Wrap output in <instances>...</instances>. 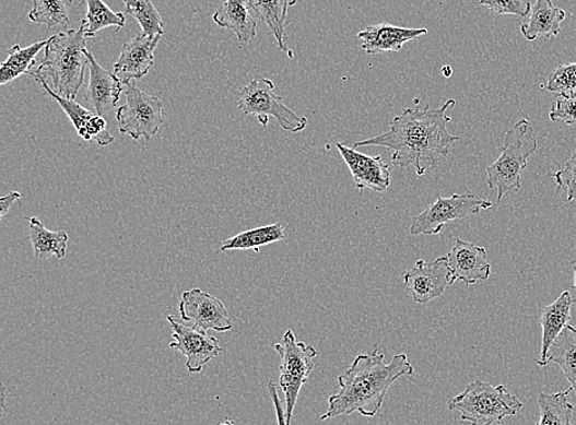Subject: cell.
<instances>
[{
    "label": "cell",
    "mask_w": 576,
    "mask_h": 425,
    "mask_svg": "<svg viewBox=\"0 0 576 425\" xmlns=\"http://www.w3.org/2000/svg\"><path fill=\"white\" fill-rule=\"evenodd\" d=\"M455 104V101H449L435 110L430 107L421 110L420 105L407 108L393 118L389 132L357 142L354 147L384 146L392 152L391 163L395 166L402 169L413 166L416 175L423 176L431 167L446 160L452 143L460 140L448 130L451 118L446 111Z\"/></svg>",
    "instance_id": "6da1fadb"
},
{
    "label": "cell",
    "mask_w": 576,
    "mask_h": 425,
    "mask_svg": "<svg viewBox=\"0 0 576 425\" xmlns=\"http://www.w3.org/2000/svg\"><path fill=\"white\" fill-rule=\"evenodd\" d=\"M413 374V364L405 354L395 355L389 364L385 362V354L376 350L372 354L357 355L351 368L339 378V391L330 398L329 410L321 421L354 412L366 418L375 417L392 385Z\"/></svg>",
    "instance_id": "7a4b0ae2"
},
{
    "label": "cell",
    "mask_w": 576,
    "mask_h": 425,
    "mask_svg": "<svg viewBox=\"0 0 576 425\" xmlns=\"http://www.w3.org/2000/svg\"><path fill=\"white\" fill-rule=\"evenodd\" d=\"M86 38L82 26L49 37L43 61L32 75H48L52 79V88L59 96L75 101L89 64Z\"/></svg>",
    "instance_id": "3957f363"
},
{
    "label": "cell",
    "mask_w": 576,
    "mask_h": 425,
    "mask_svg": "<svg viewBox=\"0 0 576 425\" xmlns=\"http://www.w3.org/2000/svg\"><path fill=\"white\" fill-rule=\"evenodd\" d=\"M538 140L528 120L516 123L505 133L501 156L486 167V184L491 190H498V203L509 192L521 191V175L530 157L538 152Z\"/></svg>",
    "instance_id": "277c9868"
},
{
    "label": "cell",
    "mask_w": 576,
    "mask_h": 425,
    "mask_svg": "<svg viewBox=\"0 0 576 425\" xmlns=\"http://www.w3.org/2000/svg\"><path fill=\"white\" fill-rule=\"evenodd\" d=\"M448 406L460 413L463 422L471 425H492L505 417L515 416L524 403L504 387H493L490 382L474 380L465 391L452 398Z\"/></svg>",
    "instance_id": "5b68a950"
},
{
    "label": "cell",
    "mask_w": 576,
    "mask_h": 425,
    "mask_svg": "<svg viewBox=\"0 0 576 425\" xmlns=\"http://www.w3.org/2000/svg\"><path fill=\"white\" fill-rule=\"evenodd\" d=\"M274 91L275 85L270 79H255L238 93V110L247 116H256L263 127H267L270 117H274L284 131L303 132L309 125L307 118L291 110Z\"/></svg>",
    "instance_id": "8992f818"
},
{
    "label": "cell",
    "mask_w": 576,
    "mask_h": 425,
    "mask_svg": "<svg viewBox=\"0 0 576 425\" xmlns=\"http://www.w3.org/2000/svg\"><path fill=\"white\" fill-rule=\"evenodd\" d=\"M274 350L281 357L280 387L285 398L286 425H292L293 413L302 388L315 368L317 351L313 345L297 341L292 330L283 335V343Z\"/></svg>",
    "instance_id": "52a82bcc"
},
{
    "label": "cell",
    "mask_w": 576,
    "mask_h": 425,
    "mask_svg": "<svg viewBox=\"0 0 576 425\" xmlns=\"http://www.w3.org/2000/svg\"><path fill=\"white\" fill-rule=\"evenodd\" d=\"M164 103L161 97L148 94L133 82L126 85V104L118 107L116 120L121 134L138 141H151L165 123Z\"/></svg>",
    "instance_id": "ba28073f"
},
{
    "label": "cell",
    "mask_w": 576,
    "mask_h": 425,
    "mask_svg": "<svg viewBox=\"0 0 576 425\" xmlns=\"http://www.w3.org/2000/svg\"><path fill=\"white\" fill-rule=\"evenodd\" d=\"M491 201L482 200L473 193H454L439 197L424 212L413 217L410 234L439 235L445 225L467 220L470 215L492 209Z\"/></svg>",
    "instance_id": "9c48e42d"
},
{
    "label": "cell",
    "mask_w": 576,
    "mask_h": 425,
    "mask_svg": "<svg viewBox=\"0 0 576 425\" xmlns=\"http://www.w3.org/2000/svg\"><path fill=\"white\" fill-rule=\"evenodd\" d=\"M166 321L173 329L171 349L180 352L186 357V368L190 373H201L207 363L220 357L223 349L220 341L207 331L178 322L174 316H166Z\"/></svg>",
    "instance_id": "30bf717a"
},
{
    "label": "cell",
    "mask_w": 576,
    "mask_h": 425,
    "mask_svg": "<svg viewBox=\"0 0 576 425\" xmlns=\"http://www.w3.org/2000/svg\"><path fill=\"white\" fill-rule=\"evenodd\" d=\"M405 290L416 304H428L440 298L448 286L455 283L448 257H439L433 262L416 261L403 274Z\"/></svg>",
    "instance_id": "8fae6325"
},
{
    "label": "cell",
    "mask_w": 576,
    "mask_h": 425,
    "mask_svg": "<svg viewBox=\"0 0 576 425\" xmlns=\"http://www.w3.org/2000/svg\"><path fill=\"white\" fill-rule=\"evenodd\" d=\"M180 318L204 331L226 332L233 329L230 311L221 299L201 290L183 294Z\"/></svg>",
    "instance_id": "7c38bea8"
},
{
    "label": "cell",
    "mask_w": 576,
    "mask_h": 425,
    "mask_svg": "<svg viewBox=\"0 0 576 425\" xmlns=\"http://www.w3.org/2000/svg\"><path fill=\"white\" fill-rule=\"evenodd\" d=\"M344 163L350 167L356 189L363 192L366 189L384 193L391 186V167L383 161L381 155L369 156L356 152L355 147L337 143Z\"/></svg>",
    "instance_id": "4fadbf2b"
},
{
    "label": "cell",
    "mask_w": 576,
    "mask_h": 425,
    "mask_svg": "<svg viewBox=\"0 0 576 425\" xmlns=\"http://www.w3.org/2000/svg\"><path fill=\"white\" fill-rule=\"evenodd\" d=\"M36 81L43 85L46 93L54 97L55 101L62 107V110L72 121L79 137H82L86 142H96L98 145L107 146L115 142V137L107 131V122L104 116L95 115L86 110L85 107L71 101L59 96L51 86H49L43 75L35 74Z\"/></svg>",
    "instance_id": "5bb4252c"
},
{
    "label": "cell",
    "mask_w": 576,
    "mask_h": 425,
    "mask_svg": "<svg viewBox=\"0 0 576 425\" xmlns=\"http://www.w3.org/2000/svg\"><path fill=\"white\" fill-rule=\"evenodd\" d=\"M162 36L138 35L122 46L114 73L127 85L145 76L154 64V51Z\"/></svg>",
    "instance_id": "9a60e30c"
},
{
    "label": "cell",
    "mask_w": 576,
    "mask_h": 425,
    "mask_svg": "<svg viewBox=\"0 0 576 425\" xmlns=\"http://www.w3.org/2000/svg\"><path fill=\"white\" fill-rule=\"evenodd\" d=\"M87 58L89 67H91V82H89L84 98L94 107L96 115L104 116L117 106L126 84L115 73L106 71L98 64L89 49Z\"/></svg>",
    "instance_id": "2e32d148"
},
{
    "label": "cell",
    "mask_w": 576,
    "mask_h": 425,
    "mask_svg": "<svg viewBox=\"0 0 576 425\" xmlns=\"http://www.w3.org/2000/svg\"><path fill=\"white\" fill-rule=\"evenodd\" d=\"M446 257H448L455 282L470 285L486 281L491 276L492 265L486 261L484 247L455 239V245Z\"/></svg>",
    "instance_id": "e0dca14e"
},
{
    "label": "cell",
    "mask_w": 576,
    "mask_h": 425,
    "mask_svg": "<svg viewBox=\"0 0 576 425\" xmlns=\"http://www.w3.org/2000/svg\"><path fill=\"white\" fill-rule=\"evenodd\" d=\"M426 34H428V29L424 27L407 28L390 24H379L364 28L363 32L357 34V39H360L361 47L367 55H383L400 52L407 43Z\"/></svg>",
    "instance_id": "ac0fdd59"
},
{
    "label": "cell",
    "mask_w": 576,
    "mask_h": 425,
    "mask_svg": "<svg viewBox=\"0 0 576 425\" xmlns=\"http://www.w3.org/2000/svg\"><path fill=\"white\" fill-rule=\"evenodd\" d=\"M572 294L565 291L557 300L544 306L541 315L542 344L541 357L538 361L540 367H545L553 343L572 320Z\"/></svg>",
    "instance_id": "d6986e66"
},
{
    "label": "cell",
    "mask_w": 576,
    "mask_h": 425,
    "mask_svg": "<svg viewBox=\"0 0 576 425\" xmlns=\"http://www.w3.org/2000/svg\"><path fill=\"white\" fill-rule=\"evenodd\" d=\"M567 14L564 10L555 7L552 0H536L531 9L528 22L521 25V33L528 42L539 37L552 38L562 33L561 24Z\"/></svg>",
    "instance_id": "ffe728a7"
},
{
    "label": "cell",
    "mask_w": 576,
    "mask_h": 425,
    "mask_svg": "<svg viewBox=\"0 0 576 425\" xmlns=\"http://www.w3.org/2000/svg\"><path fill=\"white\" fill-rule=\"evenodd\" d=\"M213 20L218 26L232 29L242 45L250 43L257 35V23L247 0H226Z\"/></svg>",
    "instance_id": "44dd1931"
},
{
    "label": "cell",
    "mask_w": 576,
    "mask_h": 425,
    "mask_svg": "<svg viewBox=\"0 0 576 425\" xmlns=\"http://www.w3.org/2000/svg\"><path fill=\"white\" fill-rule=\"evenodd\" d=\"M247 3L252 14L270 27L278 47L293 58V52L285 47L284 38L287 9L295 5L297 0H247Z\"/></svg>",
    "instance_id": "7402d4cb"
},
{
    "label": "cell",
    "mask_w": 576,
    "mask_h": 425,
    "mask_svg": "<svg viewBox=\"0 0 576 425\" xmlns=\"http://www.w3.org/2000/svg\"><path fill=\"white\" fill-rule=\"evenodd\" d=\"M30 229V241L33 244L36 259L45 260L56 256L58 260L64 259L67 255L68 234L66 232L47 231L42 221L36 216H26Z\"/></svg>",
    "instance_id": "603a6c76"
},
{
    "label": "cell",
    "mask_w": 576,
    "mask_h": 425,
    "mask_svg": "<svg viewBox=\"0 0 576 425\" xmlns=\"http://www.w3.org/2000/svg\"><path fill=\"white\" fill-rule=\"evenodd\" d=\"M284 239L285 226L281 223H274L255 227V229L231 237V239L223 243L221 251L254 250L256 253H260L262 246L283 241Z\"/></svg>",
    "instance_id": "cb8c5ba5"
},
{
    "label": "cell",
    "mask_w": 576,
    "mask_h": 425,
    "mask_svg": "<svg viewBox=\"0 0 576 425\" xmlns=\"http://www.w3.org/2000/svg\"><path fill=\"white\" fill-rule=\"evenodd\" d=\"M551 363L560 365L576 394V328L573 326L568 324L553 343L545 367Z\"/></svg>",
    "instance_id": "d4e9b609"
},
{
    "label": "cell",
    "mask_w": 576,
    "mask_h": 425,
    "mask_svg": "<svg viewBox=\"0 0 576 425\" xmlns=\"http://www.w3.org/2000/svg\"><path fill=\"white\" fill-rule=\"evenodd\" d=\"M47 42H39L27 47L15 45L8 51V59L0 67V85L15 81L23 74H32V68L36 64V56Z\"/></svg>",
    "instance_id": "484cf974"
},
{
    "label": "cell",
    "mask_w": 576,
    "mask_h": 425,
    "mask_svg": "<svg viewBox=\"0 0 576 425\" xmlns=\"http://www.w3.org/2000/svg\"><path fill=\"white\" fill-rule=\"evenodd\" d=\"M562 391L557 393L539 394L540 420L534 425H574L572 422L574 404L569 402V393Z\"/></svg>",
    "instance_id": "4316f807"
},
{
    "label": "cell",
    "mask_w": 576,
    "mask_h": 425,
    "mask_svg": "<svg viewBox=\"0 0 576 425\" xmlns=\"http://www.w3.org/2000/svg\"><path fill=\"white\" fill-rule=\"evenodd\" d=\"M126 25V14L116 13L104 0H86V15L82 20L86 37H94L101 29L116 26L117 32Z\"/></svg>",
    "instance_id": "83f0119b"
},
{
    "label": "cell",
    "mask_w": 576,
    "mask_h": 425,
    "mask_svg": "<svg viewBox=\"0 0 576 425\" xmlns=\"http://www.w3.org/2000/svg\"><path fill=\"white\" fill-rule=\"evenodd\" d=\"M34 8L28 13L30 22L46 25L54 28L58 25L68 27L71 25L69 20V9L74 0H33Z\"/></svg>",
    "instance_id": "f1b7e54d"
},
{
    "label": "cell",
    "mask_w": 576,
    "mask_h": 425,
    "mask_svg": "<svg viewBox=\"0 0 576 425\" xmlns=\"http://www.w3.org/2000/svg\"><path fill=\"white\" fill-rule=\"evenodd\" d=\"M126 14L137 20L144 35L163 36L165 34L163 19L152 0H138L132 9L126 10Z\"/></svg>",
    "instance_id": "f546056e"
},
{
    "label": "cell",
    "mask_w": 576,
    "mask_h": 425,
    "mask_svg": "<svg viewBox=\"0 0 576 425\" xmlns=\"http://www.w3.org/2000/svg\"><path fill=\"white\" fill-rule=\"evenodd\" d=\"M545 88L561 96L576 95V63L555 68Z\"/></svg>",
    "instance_id": "4dcf8cb0"
},
{
    "label": "cell",
    "mask_w": 576,
    "mask_h": 425,
    "mask_svg": "<svg viewBox=\"0 0 576 425\" xmlns=\"http://www.w3.org/2000/svg\"><path fill=\"white\" fill-rule=\"evenodd\" d=\"M481 7L492 10L496 15L529 16L531 13L530 0H479Z\"/></svg>",
    "instance_id": "1f68e13d"
},
{
    "label": "cell",
    "mask_w": 576,
    "mask_h": 425,
    "mask_svg": "<svg viewBox=\"0 0 576 425\" xmlns=\"http://www.w3.org/2000/svg\"><path fill=\"white\" fill-rule=\"evenodd\" d=\"M552 177L557 184V191L564 190L567 192V201L576 202V152L565 163L563 169L553 174Z\"/></svg>",
    "instance_id": "d6a6232c"
},
{
    "label": "cell",
    "mask_w": 576,
    "mask_h": 425,
    "mask_svg": "<svg viewBox=\"0 0 576 425\" xmlns=\"http://www.w3.org/2000/svg\"><path fill=\"white\" fill-rule=\"evenodd\" d=\"M552 122L576 126V95L561 96L550 113Z\"/></svg>",
    "instance_id": "836d02e7"
},
{
    "label": "cell",
    "mask_w": 576,
    "mask_h": 425,
    "mask_svg": "<svg viewBox=\"0 0 576 425\" xmlns=\"http://www.w3.org/2000/svg\"><path fill=\"white\" fill-rule=\"evenodd\" d=\"M267 388H268V392H270V397L273 402L278 425H286L285 411L283 410L280 394H278L277 383L271 380L270 382H268Z\"/></svg>",
    "instance_id": "e575fe53"
},
{
    "label": "cell",
    "mask_w": 576,
    "mask_h": 425,
    "mask_svg": "<svg viewBox=\"0 0 576 425\" xmlns=\"http://www.w3.org/2000/svg\"><path fill=\"white\" fill-rule=\"evenodd\" d=\"M22 193L16 191L2 197V200H0V217L2 220L9 213L10 209H12L13 203L22 199Z\"/></svg>",
    "instance_id": "d590c367"
},
{
    "label": "cell",
    "mask_w": 576,
    "mask_h": 425,
    "mask_svg": "<svg viewBox=\"0 0 576 425\" xmlns=\"http://www.w3.org/2000/svg\"><path fill=\"white\" fill-rule=\"evenodd\" d=\"M138 0H124L126 10L132 9L137 4Z\"/></svg>",
    "instance_id": "8d00e7d4"
},
{
    "label": "cell",
    "mask_w": 576,
    "mask_h": 425,
    "mask_svg": "<svg viewBox=\"0 0 576 425\" xmlns=\"http://www.w3.org/2000/svg\"><path fill=\"white\" fill-rule=\"evenodd\" d=\"M443 73L445 74V76H450L451 75L450 68L449 67H445L443 69Z\"/></svg>",
    "instance_id": "74e56055"
},
{
    "label": "cell",
    "mask_w": 576,
    "mask_h": 425,
    "mask_svg": "<svg viewBox=\"0 0 576 425\" xmlns=\"http://www.w3.org/2000/svg\"><path fill=\"white\" fill-rule=\"evenodd\" d=\"M221 425H235L231 418H226Z\"/></svg>",
    "instance_id": "f35d334b"
},
{
    "label": "cell",
    "mask_w": 576,
    "mask_h": 425,
    "mask_svg": "<svg viewBox=\"0 0 576 425\" xmlns=\"http://www.w3.org/2000/svg\"><path fill=\"white\" fill-rule=\"evenodd\" d=\"M574 286H575V291H576V260L574 262Z\"/></svg>",
    "instance_id": "ab89813d"
},
{
    "label": "cell",
    "mask_w": 576,
    "mask_h": 425,
    "mask_svg": "<svg viewBox=\"0 0 576 425\" xmlns=\"http://www.w3.org/2000/svg\"><path fill=\"white\" fill-rule=\"evenodd\" d=\"M501 425H505V424H501Z\"/></svg>",
    "instance_id": "60d3db41"
}]
</instances>
